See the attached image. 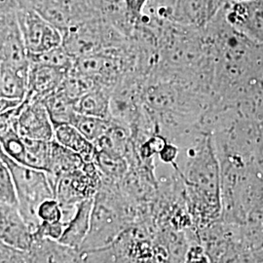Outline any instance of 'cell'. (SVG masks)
Masks as SVG:
<instances>
[{
	"mask_svg": "<svg viewBox=\"0 0 263 263\" xmlns=\"http://www.w3.org/2000/svg\"><path fill=\"white\" fill-rule=\"evenodd\" d=\"M0 161L9 168L15 181L20 213L29 228L35 234L41 221L37 216L38 208L48 199L56 198L54 189L44 171L21 165L10 159L0 151Z\"/></svg>",
	"mask_w": 263,
	"mask_h": 263,
	"instance_id": "6da1fadb",
	"label": "cell"
},
{
	"mask_svg": "<svg viewBox=\"0 0 263 263\" xmlns=\"http://www.w3.org/2000/svg\"><path fill=\"white\" fill-rule=\"evenodd\" d=\"M103 185V179L95 162L85 163L81 169L63 176L55 189L61 206H76L96 197Z\"/></svg>",
	"mask_w": 263,
	"mask_h": 263,
	"instance_id": "7a4b0ae2",
	"label": "cell"
},
{
	"mask_svg": "<svg viewBox=\"0 0 263 263\" xmlns=\"http://www.w3.org/2000/svg\"><path fill=\"white\" fill-rule=\"evenodd\" d=\"M17 18L28 55L62 47L64 39L59 29L33 7L20 11Z\"/></svg>",
	"mask_w": 263,
	"mask_h": 263,
	"instance_id": "3957f363",
	"label": "cell"
},
{
	"mask_svg": "<svg viewBox=\"0 0 263 263\" xmlns=\"http://www.w3.org/2000/svg\"><path fill=\"white\" fill-rule=\"evenodd\" d=\"M13 126L23 138L36 141H54V124L41 101L25 100L13 119Z\"/></svg>",
	"mask_w": 263,
	"mask_h": 263,
	"instance_id": "277c9868",
	"label": "cell"
},
{
	"mask_svg": "<svg viewBox=\"0 0 263 263\" xmlns=\"http://www.w3.org/2000/svg\"><path fill=\"white\" fill-rule=\"evenodd\" d=\"M0 22V66L16 69H28L30 62L22 36L17 15H1Z\"/></svg>",
	"mask_w": 263,
	"mask_h": 263,
	"instance_id": "5b68a950",
	"label": "cell"
},
{
	"mask_svg": "<svg viewBox=\"0 0 263 263\" xmlns=\"http://www.w3.org/2000/svg\"><path fill=\"white\" fill-rule=\"evenodd\" d=\"M1 243L14 249L28 252L35 238L20 213L19 207L0 205Z\"/></svg>",
	"mask_w": 263,
	"mask_h": 263,
	"instance_id": "8992f818",
	"label": "cell"
},
{
	"mask_svg": "<svg viewBox=\"0 0 263 263\" xmlns=\"http://www.w3.org/2000/svg\"><path fill=\"white\" fill-rule=\"evenodd\" d=\"M68 73L56 67L30 63L26 100L42 101L60 88Z\"/></svg>",
	"mask_w": 263,
	"mask_h": 263,
	"instance_id": "52a82bcc",
	"label": "cell"
},
{
	"mask_svg": "<svg viewBox=\"0 0 263 263\" xmlns=\"http://www.w3.org/2000/svg\"><path fill=\"white\" fill-rule=\"evenodd\" d=\"M80 251L51 239H35L28 251V263H78Z\"/></svg>",
	"mask_w": 263,
	"mask_h": 263,
	"instance_id": "ba28073f",
	"label": "cell"
},
{
	"mask_svg": "<svg viewBox=\"0 0 263 263\" xmlns=\"http://www.w3.org/2000/svg\"><path fill=\"white\" fill-rule=\"evenodd\" d=\"M219 0H176L173 18L180 24L201 27L216 14Z\"/></svg>",
	"mask_w": 263,
	"mask_h": 263,
	"instance_id": "9c48e42d",
	"label": "cell"
},
{
	"mask_svg": "<svg viewBox=\"0 0 263 263\" xmlns=\"http://www.w3.org/2000/svg\"><path fill=\"white\" fill-rule=\"evenodd\" d=\"M95 198L81 202L74 217L66 226V230L59 241L62 244L80 251L89 234Z\"/></svg>",
	"mask_w": 263,
	"mask_h": 263,
	"instance_id": "30bf717a",
	"label": "cell"
},
{
	"mask_svg": "<svg viewBox=\"0 0 263 263\" xmlns=\"http://www.w3.org/2000/svg\"><path fill=\"white\" fill-rule=\"evenodd\" d=\"M84 164V160L79 154L62 146L55 141H52L50 166L46 174L54 192L59 180L63 176L81 169Z\"/></svg>",
	"mask_w": 263,
	"mask_h": 263,
	"instance_id": "8fae6325",
	"label": "cell"
},
{
	"mask_svg": "<svg viewBox=\"0 0 263 263\" xmlns=\"http://www.w3.org/2000/svg\"><path fill=\"white\" fill-rule=\"evenodd\" d=\"M54 141L69 151L79 154L85 163L95 162L97 149L94 143L88 141L84 136L70 124L54 126Z\"/></svg>",
	"mask_w": 263,
	"mask_h": 263,
	"instance_id": "7c38bea8",
	"label": "cell"
},
{
	"mask_svg": "<svg viewBox=\"0 0 263 263\" xmlns=\"http://www.w3.org/2000/svg\"><path fill=\"white\" fill-rule=\"evenodd\" d=\"M112 90L97 87L81 97L76 103V112L87 116L110 119V102Z\"/></svg>",
	"mask_w": 263,
	"mask_h": 263,
	"instance_id": "4fadbf2b",
	"label": "cell"
},
{
	"mask_svg": "<svg viewBox=\"0 0 263 263\" xmlns=\"http://www.w3.org/2000/svg\"><path fill=\"white\" fill-rule=\"evenodd\" d=\"M28 69H16L0 66V95L1 98L25 101L28 90Z\"/></svg>",
	"mask_w": 263,
	"mask_h": 263,
	"instance_id": "5bb4252c",
	"label": "cell"
},
{
	"mask_svg": "<svg viewBox=\"0 0 263 263\" xmlns=\"http://www.w3.org/2000/svg\"><path fill=\"white\" fill-rule=\"evenodd\" d=\"M41 102L47 108L54 126L62 124H71L77 114L76 110V101L69 98L60 88L55 92L48 95Z\"/></svg>",
	"mask_w": 263,
	"mask_h": 263,
	"instance_id": "9a60e30c",
	"label": "cell"
},
{
	"mask_svg": "<svg viewBox=\"0 0 263 263\" xmlns=\"http://www.w3.org/2000/svg\"><path fill=\"white\" fill-rule=\"evenodd\" d=\"M24 141L26 153L23 165L47 173L50 166L52 141H36L26 138H24Z\"/></svg>",
	"mask_w": 263,
	"mask_h": 263,
	"instance_id": "2e32d148",
	"label": "cell"
},
{
	"mask_svg": "<svg viewBox=\"0 0 263 263\" xmlns=\"http://www.w3.org/2000/svg\"><path fill=\"white\" fill-rule=\"evenodd\" d=\"M70 125L74 126L88 141L96 143L108 132L111 120L77 113Z\"/></svg>",
	"mask_w": 263,
	"mask_h": 263,
	"instance_id": "e0dca14e",
	"label": "cell"
},
{
	"mask_svg": "<svg viewBox=\"0 0 263 263\" xmlns=\"http://www.w3.org/2000/svg\"><path fill=\"white\" fill-rule=\"evenodd\" d=\"M28 59L30 63L56 67L67 72H70L74 66L73 57L63 46L44 53L28 55Z\"/></svg>",
	"mask_w": 263,
	"mask_h": 263,
	"instance_id": "ac0fdd59",
	"label": "cell"
},
{
	"mask_svg": "<svg viewBox=\"0 0 263 263\" xmlns=\"http://www.w3.org/2000/svg\"><path fill=\"white\" fill-rule=\"evenodd\" d=\"M0 205L19 207L15 181L8 166L0 161Z\"/></svg>",
	"mask_w": 263,
	"mask_h": 263,
	"instance_id": "d6986e66",
	"label": "cell"
},
{
	"mask_svg": "<svg viewBox=\"0 0 263 263\" xmlns=\"http://www.w3.org/2000/svg\"><path fill=\"white\" fill-rule=\"evenodd\" d=\"M78 263H131L117 252L114 246L101 250L81 252Z\"/></svg>",
	"mask_w": 263,
	"mask_h": 263,
	"instance_id": "ffe728a7",
	"label": "cell"
},
{
	"mask_svg": "<svg viewBox=\"0 0 263 263\" xmlns=\"http://www.w3.org/2000/svg\"><path fill=\"white\" fill-rule=\"evenodd\" d=\"M37 216L41 223H64L62 207L56 198L44 201L38 208Z\"/></svg>",
	"mask_w": 263,
	"mask_h": 263,
	"instance_id": "44dd1931",
	"label": "cell"
},
{
	"mask_svg": "<svg viewBox=\"0 0 263 263\" xmlns=\"http://www.w3.org/2000/svg\"><path fill=\"white\" fill-rule=\"evenodd\" d=\"M0 263H28V252L0 245Z\"/></svg>",
	"mask_w": 263,
	"mask_h": 263,
	"instance_id": "7402d4cb",
	"label": "cell"
},
{
	"mask_svg": "<svg viewBox=\"0 0 263 263\" xmlns=\"http://www.w3.org/2000/svg\"><path fill=\"white\" fill-rule=\"evenodd\" d=\"M29 6L28 0H0V15H17Z\"/></svg>",
	"mask_w": 263,
	"mask_h": 263,
	"instance_id": "603a6c76",
	"label": "cell"
},
{
	"mask_svg": "<svg viewBox=\"0 0 263 263\" xmlns=\"http://www.w3.org/2000/svg\"><path fill=\"white\" fill-rule=\"evenodd\" d=\"M148 0H125L126 7L134 19L139 18L142 13V10L146 6Z\"/></svg>",
	"mask_w": 263,
	"mask_h": 263,
	"instance_id": "cb8c5ba5",
	"label": "cell"
},
{
	"mask_svg": "<svg viewBox=\"0 0 263 263\" xmlns=\"http://www.w3.org/2000/svg\"><path fill=\"white\" fill-rule=\"evenodd\" d=\"M183 263H209L204 251L199 247H193L186 254Z\"/></svg>",
	"mask_w": 263,
	"mask_h": 263,
	"instance_id": "d4e9b609",
	"label": "cell"
},
{
	"mask_svg": "<svg viewBox=\"0 0 263 263\" xmlns=\"http://www.w3.org/2000/svg\"><path fill=\"white\" fill-rule=\"evenodd\" d=\"M158 156L163 163H167V164L172 163L173 164L178 156V148L173 143L168 142L166 144V146L158 154Z\"/></svg>",
	"mask_w": 263,
	"mask_h": 263,
	"instance_id": "484cf974",
	"label": "cell"
},
{
	"mask_svg": "<svg viewBox=\"0 0 263 263\" xmlns=\"http://www.w3.org/2000/svg\"><path fill=\"white\" fill-rule=\"evenodd\" d=\"M24 102L25 101H21V100H11V99L0 98V114L19 108Z\"/></svg>",
	"mask_w": 263,
	"mask_h": 263,
	"instance_id": "4316f807",
	"label": "cell"
}]
</instances>
